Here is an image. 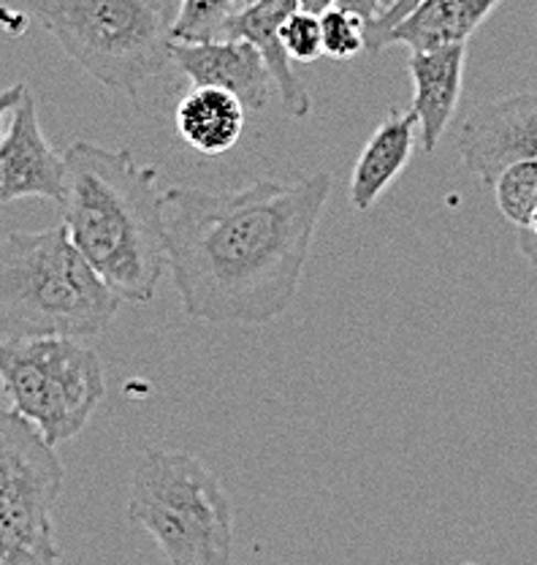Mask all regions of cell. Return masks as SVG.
Masks as SVG:
<instances>
[{
    "label": "cell",
    "instance_id": "cell-17",
    "mask_svg": "<svg viewBox=\"0 0 537 565\" xmlns=\"http://www.w3.org/2000/svg\"><path fill=\"white\" fill-rule=\"evenodd\" d=\"M239 9V0H180L174 20V41L221 39L228 17Z\"/></svg>",
    "mask_w": 537,
    "mask_h": 565
},
{
    "label": "cell",
    "instance_id": "cell-11",
    "mask_svg": "<svg viewBox=\"0 0 537 565\" xmlns=\"http://www.w3.org/2000/svg\"><path fill=\"white\" fill-rule=\"evenodd\" d=\"M299 9V0H256L250 6H241L223 25L221 39H241L258 50V55L267 63L271 79H275L277 93L286 115L302 117L310 115L312 98L304 90L302 79L291 66L286 44H282V25L288 17Z\"/></svg>",
    "mask_w": 537,
    "mask_h": 565
},
{
    "label": "cell",
    "instance_id": "cell-22",
    "mask_svg": "<svg viewBox=\"0 0 537 565\" xmlns=\"http://www.w3.org/2000/svg\"><path fill=\"white\" fill-rule=\"evenodd\" d=\"M25 90H28V85H11V87H6V90H0V141H3V134H6V128H3V122L9 120V115H14V109H17V104H20V98L25 96Z\"/></svg>",
    "mask_w": 537,
    "mask_h": 565
},
{
    "label": "cell",
    "instance_id": "cell-14",
    "mask_svg": "<svg viewBox=\"0 0 537 565\" xmlns=\"http://www.w3.org/2000/svg\"><path fill=\"white\" fill-rule=\"evenodd\" d=\"M503 0H421L405 20L380 39V50L394 44L412 52L468 44L470 35L492 17Z\"/></svg>",
    "mask_w": 537,
    "mask_h": 565
},
{
    "label": "cell",
    "instance_id": "cell-10",
    "mask_svg": "<svg viewBox=\"0 0 537 565\" xmlns=\"http://www.w3.org/2000/svg\"><path fill=\"white\" fill-rule=\"evenodd\" d=\"M171 63L191 79L193 87H221L234 93L247 109H267L275 79L256 46L247 41H171Z\"/></svg>",
    "mask_w": 537,
    "mask_h": 565
},
{
    "label": "cell",
    "instance_id": "cell-3",
    "mask_svg": "<svg viewBox=\"0 0 537 565\" xmlns=\"http://www.w3.org/2000/svg\"><path fill=\"white\" fill-rule=\"evenodd\" d=\"M120 305L63 223L0 239V340H93Z\"/></svg>",
    "mask_w": 537,
    "mask_h": 565
},
{
    "label": "cell",
    "instance_id": "cell-7",
    "mask_svg": "<svg viewBox=\"0 0 537 565\" xmlns=\"http://www.w3.org/2000/svg\"><path fill=\"white\" fill-rule=\"evenodd\" d=\"M63 479L55 446L0 403V565L61 561L52 511Z\"/></svg>",
    "mask_w": 537,
    "mask_h": 565
},
{
    "label": "cell",
    "instance_id": "cell-18",
    "mask_svg": "<svg viewBox=\"0 0 537 565\" xmlns=\"http://www.w3.org/2000/svg\"><path fill=\"white\" fill-rule=\"evenodd\" d=\"M364 20H358L351 11L332 6L321 14V35H323V55L332 61H351L367 50V33H364Z\"/></svg>",
    "mask_w": 537,
    "mask_h": 565
},
{
    "label": "cell",
    "instance_id": "cell-20",
    "mask_svg": "<svg viewBox=\"0 0 537 565\" xmlns=\"http://www.w3.org/2000/svg\"><path fill=\"white\" fill-rule=\"evenodd\" d=\"M334 6L351 11V14H356L358 20H364V25H372V22L380 20V14H383L380 0H334Z\"/></svg>",
    "mask_w": 537,
    "mask_h": 565
},
{
    "label": "cell",
    "instance_id": "cell-1",
    "mask_svg": "<svg viewBox=\"0 0 537 565\" xmlns=\"http://www.w3.org/2000/svg\"><path fill=\"white\" fill-rule=\"evenodd\" d=\"M332 174L239 191L169 188L163 245L182 308L206 323H269L293 305Z\"/></svg>",
    "mask_w": 537,
    "mask_h": 565
},
{
    "label": "cell",
    "instance_id": "cell-25",
    "mask_svg": "<svg viewBox=\"0 0 537 565\" xmlns=\"http://www.w3.org/2000/svg\"><path fill=\"white\" fill-rule=\"evenodd\" d=\"M250 3H256V0H239V9L241 6H250Z\"/></svg>",
    "mask_w": 537,
    "mask_h": 565
},
{
    "label": "cell",
    "instance_id": "cell-16",
    "mask_svg": "<svg viewBox=\"0 0 537 565\" xmlns=\"http://www.w3.org/2000/svg\"><path fill=\"white\" fill-rule=\"evenodd\" d=\"M497 207L513 226H524L537 207V161H516L492 182Z\"/></svg>",
    "mask_w": 537,
    "mask_h": 565
},
{
    "label": "cell",
    "instance_id": "cell-13",
    "mask_svg": "<svg viewBox=\"0 0 537 565\" xmlns=\"http://www.w3.org/2000/svg\"><path fill=\"white\" fill-rule=\"evenodd\" d=\"M418 145L416 111H388L386 120L375 128L351 177V204L358 212H369L383 193L394 185L410 163Z\"/></svg>",
    "mask_w": 537,
    "mask_h": 565
},
{
    "label": "cell",
    "instance_id": "cell-5",
    "mask_svg": "<svg viewBox=\"0 0 537 565\" xmlns=\"http://www.w3.org/2000/svg\"><path fill=\"white\" fill-rule=\"evenodd\" d=\"M128 520L152 535L169 565H234L232 500L221 479L187 451H141Z\"/></svg>",
    "mask_w": 537,
    "mask_h": 565
},
{
    "label": "cell",
    "instance_id": "cell-21",
    "mask_svg": "<svg viewBox=\"0 0 537 565\" xmlns=\"http://www.w3.org/2000/svg\"><path fill=\"white\" fill-rule=\"evenodd\" d=\"M518 247H522L524 256L537 267V207L527 217V223L518 226Z\"/></svg>",
    "mask_w": 537,
    "mask_h": 565
},
{
    "label": "cell",
    "instance_id": "cell-12",
    "mask_svg": "<svg viewBox=\"0 0 537 565\" xmlns=\"http://www.w3.org/2000/svg\"><path fill=\"white\" fill-rule=\"evenodd\" d=\"M464 63H468V44L440 46V50H421L410 55L412 106L418 117V141L423 152H434L442 134L457 115L462 98Z\"/></svg>",
    "mask_w": 537,
    "mask_h": 565
},
{
    "label": "cell",
    "instance_id": "cell-4",
    "mask_svg": "<svg viewBox=\"0 0 537 565\" xmlns=\"http://www.w3.org/2000/svg\"><path fill=\"white\" fill-rule=\"evenodd\" d=\"M176 9V0H31L71 61L128 98L171 63Z\"/></svg>",
    "mask_w": 537,
    "mask_h": 565
},
{
    "label": "cell",
    "instance_id": "cell-19",
    "mask_svg": "<svg viewBox=\"0 0 537 565\" xmlns=\"http://www.w3.org/2000/svg\"><path fill=\"white\" fill-rule=\"evenodd\" d=\"M282 44H286L288 57L293 63H315L323 57V35H321V14L297 9L282 25Z\"/></svg>",
    "mask_w": 537,
    "mask_h": 565
},
{
    "label": "cell",
    "instance_id": "cell-26",
    "mask_svg": "<svg viewBox=\"0 0 537 565\" xmlns=\"http://www.w3.org/2000/svg\"><path fill=\"white\" fill-rule=\"evenodd\" d=\"M41 565H63L61 561H50V563H41Z\"/></svg>",
    "mask_w": 537,
    "mask_h": 565
},
{
    "label": "cell",
    "instance_id": "cell-6",
    "mask_svg": "<svg viewBox=\"0 0 537 565\" xmlns=\"http://www.w3.org/2000/svg\"><path fill=\"white\" fill-rule=\"evenodd\" d=\"M0 384L52 446L76 438L106 392L101 359L74 338L0 340Z\"/></svg>",
    "mask_w": 537,
    "mask_h": 565
},
{
    "label": "cell",
    "instance_id": "cell-15",
    "mask_svg": "<svg viewBox=\"0 0 537 565\" xmlns=\"http://www.w3.org/2000/svg\"><path fill=\"white\" fill-rule=\"evenodd\" d=\"M247 106L221 87H193L174 111L180 139L202 156H223L234 150L245 134Z\"/></svg>",
    "mask_w": 537,
    "mask_h": 565
},
{
    "label": "cell",
    "instance_id": "cell-23",
    "mask_svg": "<svg viewBox=\"0 0 537 565\" xmlns=\"http://www.w3.org/2000/svg\"><path fill=\"white\" fill-rule=\"evenodd\" d=\"M334 0H299V9L312 11V14H323L326 9H332Z\"/></svg>",
    "mask_w": 537,
    "mask_h": 565
},
{
    "label": "cell",
    "instance_id": "cell-9",
    "mask_svg": "<svg viewBox=\"0 0 537 565\" xmlns=\"http://www.w3.org/2000/svg\"><path fill=\"white\" fill-rule=\"evenodd\" d=\"M17 199H46L57 207L66 199V158L41 131L31 90L20 98L0 141V204Z\"/></svg>",
    "mask_w": 537,
    "mask_h": 565
},
{
    "label": "cell",
    "instance_id": "cell-24",
    "mask_svg": "<svg viewBox=\"0 0 537 565\" xmlns=\"http://www.w3.org/2000/svg\"><path fill=\"white\" fill-rule=\"evenodd\" d=\"M394 3H397V0H380V9H383V14H386V11H391L394 9ZM380 14V17H383Z\"/></svg>",
    "mask_w": 537,
    "mask_h": 565
},
{
    "label": "cell",
    "instance_id": "cell-2",
    "mask_svg": "<svg viewBox=\"0 0 537 565\" xmlns=\"http://www.w3.org/2000/svg\"><path fill=\"white\" fill-rule=\"evenodd\" d=\"M63 158L68 237L122 302H150L169 264L158 169L93 141H74Z\"/></svg>",
    "mask_w": 537,
    "mask_h": 565
},
{
    "label": "cell",
    "instance_id": "cell-8",
    "mask_svg": "<svg viewBox=\"0 0 537 565\" xmlns=\"http://www.w3.org/2000/svg\"><path fill=\"white\" fill-rule=\"evenodd\" d=\"M464 169L492 185L505 167L537 161V93H516L477 106L459 139Z\"/></svg>",
    "mask_w": 537,
    "mask_h": 565
}]
</instances>
